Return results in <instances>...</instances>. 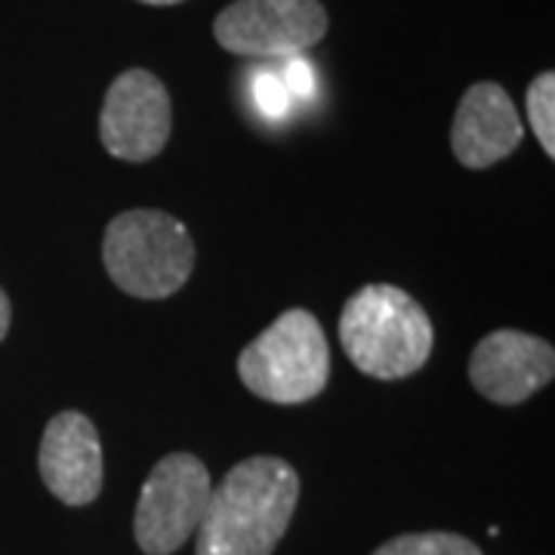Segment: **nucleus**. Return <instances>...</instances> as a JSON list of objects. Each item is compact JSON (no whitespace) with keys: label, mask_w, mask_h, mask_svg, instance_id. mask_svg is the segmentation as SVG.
I'll list each match as a JSON object with an SVG mask.
<instances>
[{"label":"nucleus","mask_w":555,"mask_h":555,"mask_svg":"<svg viewBox=\"0 0 555 555\" xmlns=\"http://www.w3.org/2000/svg\"><path fill=\"white\" fill-rule=\"evenodd\" d=\"M10 318H13V309H10V297L3 294V287H0V343L7 337V331H10Z\"/></svg>","instance_id":"2eb2a0df"},{"label":"nucleus","mask_w":555,"mask_h":555,"mask_svg":"<svg viewBox=\"0 0 555 555\" xmlns=\"http://www.w3.org/2000/svg\"><path fill=\"white\" fill-rule=\"evenodd\" d=\"M339 343L361 374L404 379L416 374L436 346L426 309L396 284H367L343 306Z\"/></svg>","instance_id":"f03ea898"},{"label":"nucleus","mask_w":555,"mask_h":555,"mask_svg":"<svg viewBox=\"0 0 555 555\" xmlns=\"http://www.w3.org/2000/svg\"><path fill=\"white\" fill-rule=\"evenodd\" d=\"M173 133V105L164 80L130 68L112 80L100 115V139L112 158L142 164L164 152Z\"/></svg>","instance_id":"0eeeda50"},{"label":"nucleus","mask_w":555,"mask_h":555,"mask_svg":"<svg viewBox=\"0 0 555 555\" xmlns=\"http://www.w3.org/2000/svg\"><path fill=\"white\" fill-rule=\"evenodd\" d=\"M195 241L164 210H127L108 222L102 238L105 272L137 299L173 297L195 272Z\"/></svg>","instance_id":"7ed1b4c3"},{"label":"nucleus","mask_w":555,"mask_h":555,"mask_svg":"<svg viewBox=\"0 0 555 555\" xmlns=\"http://www.w3.org/2000/svg\"><path fill=\"white\" fill-rule=\"evenodd\" d=\"M278 75H281V80H284V87H287L291 100L309 102L312 96H315L318 78H315V68H312V62L309 60H302V56H287V60H284V68H281Z\"/></svg>","instance_id":"4468645a"},{"label":"nucleus","mask_w":555,"mask_h":555,"mask_svg":"<svg viewBox=\"0 0 555 555\" xmlns=\"http://www.w3.org/2000/svg\"><path fill=\"white\" fill-rule=\"evenodd\" d=\"M299 503L297 469L281 456H250L210 491L195 555H272Z\"/></svg>","instance_id":"f257e3e1"},{"label":"nucleus","mask_w":555,"mask_h":555,"mask_svg":"<svg viewBox=\"0 0 555 555\" xmlns=\"http://www.w3.org/2000/svg\"><path fill=\"white\" fill-rule=\"evenodd\" d=\"M555 377V349L543 337L503 327L478 343L469 358V379L494 404H521Z\"/></svg>","instance_id":"6e6552de"},{"label":"nucleus","mask_w":555,"mask_h":555,"mask_svg":"<svg viewBox=\"0 0 555 555\" xmlns=\"http://www.w3.org/2000/svg\"><path fill=\"white\" fill-rule=\"evenodd\" d=\"M139 3H149V7H173V3H182V0H139Z\"/></svg>","instance_id":"dca6fc26"},{"label":"nucleus","mask_w":555,"mask_h":555,"mask_svg":"<svg viewBox=\"0 0 555 555\" xmlns=\"http://www.w3.org/2000/svg\"><path fill=\"white\" fill-rule=\"evenodd\" d=\"M525 139L513 96L491 80L473 83L456 105L451 127V149L456 160L469 170L494 167L509 158Z\"/></svg>","instance_id":"9d476101"},{"label":"nucleus","mask_w":555,"mask_h":555,"mask_svg":"<svg viewBox=\"0 0 555 555\" xmlns=\"http://www.w3.org/2000/svg\"><path fill=\"white\" fill-rule=\"evenodd\" d=\"M214 481L195 454H167L149 473L133 516V534L145 555H173L198 531Z\"/></svg>","instance_id":"39448f33"},{"label":"nucleus","mask_w":555,"mask_h":555,"mask_svg":"<svg viewBox=\"0 0 555 555\" xmlns=\"http://www.w3.org/2000/svg\"><path fill=\"white\" fill-rule=\"evenodd\" d=\"M238 377L262 401L302 404L324 392L331 349L309 309H287L238 356Z\"/></svg>","instance_id":"20e7f679"},{"label":"nucleus","mask_w":555,"mask_h":555,"mask_svg":"<svg viewBox=\"0 0 555 555\" xmlns=\"http://www.w3.org/2000/svg\"><path fill=\"white\" fill-rule=\"evenodd\" d=\"M374 555H485L469 537L448 534V531H426V534H401L386 540Z\"/></svg>","instance_id":"9b49d317"},{"label":"nucleus","mask_w":555,"mask_h":555,"mask_svg":"<svg viewBox=\"0 0 555 555\" xmlns=\"http://www.w3.org/2000/svg\"><path fill=\"white\" fill-rule=\"evenodd\" d=\"M528 120H531V130L540 139L546 158H555V75L553 72H543L531 80L528 87Z\"/></svg>","instance_id":"f8f14e48"},{"label":"nucleus","mask_w":555,"mask_h":555,"mask_svg":"<svg viewBox=\"0 0 555 555\" xmlns=\"http://www.w3.org/2000/svg\"><path fill=\"white\" fill-rule=\"evenodd\" d=\"M222 50L247 60H287L327 35L321 0H235L214 22Z\"/></svg>","instance_id":"423d86ee"},{"label":"nucleus","mask_w":555,"mask_h":555,"mask_svg":"<svg viewBox=\"0 0 555 555\" xmlns=\"http://www.w3.org/2000/svg\"><path fill=\"white\" fill-rule=\"evenodd\" d=\"M38 469L47 491L65 506H87L102 491V441L80 411L56 414L40 438Z\"/></svg>","instance_id":"1a4fd4ad"},{"label":"nucleus","mask_w":555,"mask_h":555,"mask_svg":"<svg viewBox=\"0 0 555 555\" xmlns=\"http://www.w3.org/2000/svg\"><path fill=\"white\" fill-rule=\"evenodd\" d=\"M250 96H254V105H257L259 112L272 120L287 118L291 108H294V100H291L284 80L272 68H257L254 72V78H250Z\"/></svg>","instance_id":"ddd939ff"}]
</instances>
